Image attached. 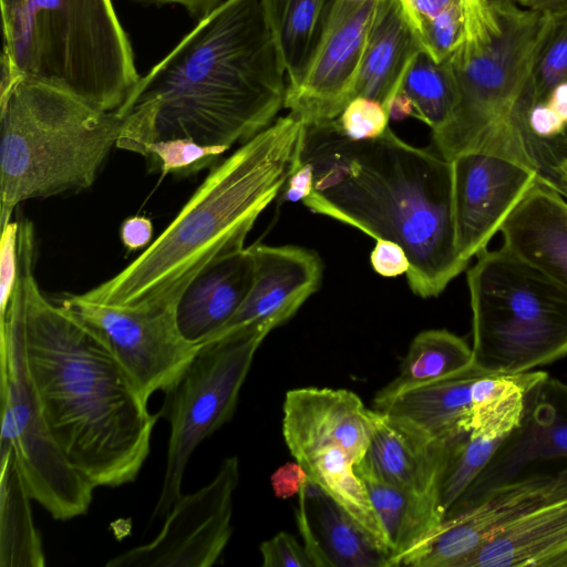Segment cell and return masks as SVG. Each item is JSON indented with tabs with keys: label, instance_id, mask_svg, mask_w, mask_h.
<instances>
[{
	"label": "cell",
	"instance_id": "obj_14",
	"mask_svg": "<svg viewBox=\"0 0 567 567\" xmlns=\"http://www.w3.org/2000/svg\"><path fill=\"white\" fill-rule=\"evenodd\" d=\"M377 0H338L300 84L286 90L284 107L306 125L336 120L352 100Z\"/></svg>",
	"mask_w": 567,
	"mask_h": 567
},
{
	"label": "cell",
	"instance_id": "obj_44",
	"mask_svg": "<svg viewBox=\"0 0 567 567\" xmlns=\"http://www.w3.org/2000/svg\"><path fill=\"white\" fill-rule=\"evenodd\" d=\"M458 0H400L412 27L420 18H432Z\"/></svg>",
	"mask_w": 567,
	"mask_h": 567
},
{
	"label": "cell",
	"instance_id": "obj_21",
	"mask_svg": "<svg viewBox=\"0 0 567 567\" xmlns=\"http://www.w3.org/2000/svg\"><path fill=\"white\" fill-rule=\"evenodd\" d=\"M255 277L249 247L219 257L185 288L176 303L181 332L202 346L218 332L246 299Z\"/></svg>",
	"mask_w": 567,
	"mask_h": 567
},
{
	"label": "cell",
	"instance_id": "obj_30",
	"mask_svg": "<svg viewBox=\"0 0 567 567\" xmlns=\"http://www.w3.org/2000/svg\"><path fill=\"white\" fill-rule=\"evenodd\" d=\"M473 364V349L461 337L445 329L422 331L412 340L396 378L378 391L373 403L410 388L457 374Z\"/></svg>",
	"mask_w": 567,
	"mask_h": 567
},
{
	"label": "cell",
	"instance_id": "obj_6",
	"mask_svg": "<svg viewBox=\"0 0 567 567\" xmlns=\"http://www.w3.org/2000/svg\"><path fill=\"white\" fill-rule=\"evenodd\" d=\"M125 115L19 78L0 94V223L32 198L86 189L123 131Z\"/></svg>",
	"mask_w": 567,
	"mask_h": 567
},
{
	"label": "cell",
	"instance_id": "obj_10",
	"mask_svg": "<svg viewBox=\"0 0 567 567\" xmlns=\"http://www.w3.org/2000/svg\"><path fill=\"white\" fill-rule=\"evenodd\" d=\"M274 328L249 326L202 344L165 393L159 416L169 423L166 466L153 518H164L182 495V482L196 447L236 411L255 353Z\"/></svg>",
	"mask_w": 567,
	"mask_h": 567
},
{
	"label": "cell",
	"instance_id": "obj_7",
	"mask_svg": "<svg viewBox=\"0 0 567 567\" xmlns=\"http://www.w3.org/2000/svg\"><path fill=\"white\" fill-rule=\"evenodd\" d=\"M2 33L1 89L27 78L118 111L141 80L112 0H23Z\"/></svg>",
	"mask_w": 567,
	"mask_h": 567
},
{
	"label": "cell",
	"instance_id": "obj_41",
	"mask_svg": "<svg viewBox=\"0 0 567 567\" xmlns=\"http://www.w3.org/2000/svg\"><path fill=\"white\" fill-rule=\"evenodd\" d=\"M270 481L276 496L288 498L300 493L308 477L302 466L296 461L280 466L271 475Z\"/></svg>",
	"mask_w": 567,
	"mask_h": 567
},
{
	"label": "cell",
	"instance_id": "obj_36",
	"mask_svg": "<svg viewBox=\"0 0 567 567\" xmlns=\"http://www.w3.org/2000/svg\"><path fill=\"white\" fill-rule=\"evenodd\" d=\"M385 106L373 99L355 96L336 118L339 130L351 141H370L381 136L389 127Z\"/></svg>",
	"mask_w": 567,
	"mask_h": 567
},
{
	"label": "cell",
	"instance_id": "obj_40",
	"mask_svg": "<svg viewBox=\"0 0 567 567\" xmlns=\"http://www.w3.org/2000/svg\"><path fill=\"white\" fill-rule=\"evenodd\" d=\"M528 125L533 134L542 140H553L567 128L563 118L547 104H535L528 114Z\"/></svg>",
	"mask_w": 567,
	"mask_h": 567
},
{
	"label": "cell",
	"instance_id": "obj_1",
	"mask_svg": "<svg viewBox=\"0 0 567 567\" xmlns=\"http://www.w3.org/2000/svg\"><path fill=\"white\" fill-rule=\"evenodd\" d=\"M285 75L260 1L224 0L141 76L116 147L188 138L229 150L272 123Z\"/></svg>",
	"mask_w": 567,
	"mask_h": 567
},
{
	"label": "cell",
	"instance_id": "obj_37",
	"mask_svg": "<svg viewBox=\"0 0 567 567\" xmlns=\"http://www.w3.org/2000/svg\"><path fill=\"white\" fill-rule=\"evenodd\" d=\"M260 554L264 567H313L305 547L286 532L261 543Z\"/></svg>",
	"mask_w": 567,
	"mask_h": 567
},
{
	"label": "cell",
	"instance_id": "obj_26",
	"mask_svg": "<svg viewBox=\"0 0 567 567\" xmlns=\"http://www.w3.org/2000/svg\"><path fill=\"white\" fill-rule=\"evenodd\" d=\"M357 475L365 484L384 530L390 553L388 567L403 566L444 520L437 497L401 489L370 474Z\"/></svg>",
	"mask_w": 567,
	"mask_h": 567
},
{
	"label": "cell",
	"instance_id": "obj_31",
	"mask_svg": "<svg viewBox=\"0 0 567 567\" xmlns=\"http://www.w3.org/2000/svg\"><path fill=\"white\" fill-rule=\"evenodd\" d=\"M400 90L413 102L416 118L430 126L432 133L449 121L458 99L455 78L449 62H435L423 50L419 51L409 64Z\"/></svg>",
	"mask_w": 567,
	"mask_h": 567
},
{
	"label": "cell",
	"instance_id": "obj_16",
	"mask_svg": "<svg viewBox=\"0 0 567 567\" xmlns=\"http://www.w3.org/2000/svg\"><path fill=\"white\" fill-rule=\"evenodd\" d=\"M567 460V384L545 373L526 393L519 425L445 515L471 506L487 491L540 463Z\"/></svg>",
	"mask_w": 567,
	"mask_h": 567
},
{
	"label": "cell",
	"instance_id": "obj_29",
	"mask_svg": "<svg viewBox=\"0 0 567 567\" xmlns=\"http://www.w3.org/2000/svg\"><path fill=\"white\" fill-rule=\"evenodd\" d=\"M308 481L339 505L384 551L386 537L353 460L339 447H326L297 460Z\"/></svg>",
	"mask_w": 567,
	"mask_h": 567
},
{
	"label": "cell",
	"instance_id": "obj_35",
	"mask_svg": "<svg viewBox=\"0 0 567 567\" xmlns=\"http://www.w3.org/2000/svg\"><path fill=\"white\" fill-rule=\"evenodd\" d=\"M467 0H458L432 18H420L412 25L421 48L435 62L446 60L465 34Z\"/></svg>",
	"mask_w": 567,
	"mask_h": 567
},
{
	"label": "cell",
	"instance_id": "obj_17",
	"mask_svg": "<svg viewBox=\"0 0 567 567\" xmlns=\"http://www.w3.org/2000/svg\"><path fill=\"white\" fill-rule=\"evenodd\" d=\"M282 434L295 460L326 447H339L359 463L375 424V412L352 391L298 388L286 393Z\"/></svg>",
	"mask_w": 567,
	"mask_h": 567
},
{
	"label": "cell",
	"instance_id": "obj_3",
	"mask_svg": "<svg viewBox=\"0 0 567 567\" xmlns=\"http://www.w3.org/2000/svg\"><path fill=\"white\" fill-rule=\"evenodd\" d=\"M312 166L311 212L399 244L408 255L411 290L439 296L468 264L455 245L451 163L413 146L390 127L351 141L336 120L306 125L300 161Z\"/></svg>",
	"mask_w": 567,
	"mask_h": 567
},
{
	"label": "cell",
	"instance_id": "obj_39",
	"mask_svg": "<svg viewBox=\"0 0 567 567\" xmlns=\"http://www.w3.org/2000/svg\"><path fill=\"white\" fill-rule=\"evenodd\" d=\"M370 260L374 271L388 278L406 274L410 268L404 249L395 241L388 239H375Z\"/></svg>",
	"mask_w": 567,
	"mask_h": 567
},
{
	"label": "cell",
	"instance_id": "obj_28",
	"mask_svg": "<svg viewBox=\"0 0 567 567\" xmlns=\"http://www.w3.org/2000/svg\"><path fill=\"white\" fill-rule=\"evenodd\" d=\"M32 501L14 451L0 457V566L43 567L41 535L32 517Z\"/></svg>",
	"mask_w": 567,
	"mask_h": 567
},
{
	"label": "cell",
	"instance_id": "obj_4",
	"mask_svg": "<svg viewBox=\"0 0 567 567\" xmlns=\"http://www.w3.org/2000/svg\"><path fill=\"white\" fill-rule=\"evenodd\" d=\"M306 124L277 118L214 166L166 229L117 275L80 296L124 307L176 308L208 265L244 248L261 212L299 165Z\"/></svg>",
	"mask_w": 567,
	"mask_h": 567
},
{
	"label": "cell",
	"instance_id": "obj_19",
	"mask_svg": "<svg viewBox=\"0 0 567 567\" xmlns=\"http://www.w3.org/2000/svg\"><path fill=\"white\" fill-rule=\"evenodd\" d=\"M374 412L373 434L363 458L353 465L354 472L370 474L401 489L437 497L450 442L433 441L403 421Z\"/></svg>",
	"mask_w": 567,
	"mask_h": 567
},
{
	"label": "cell",
	"instance_id": "obj_5",
	"mask_svg": "<svg viewBox=\"0 0 567 567\" xmlns=\"http://www.w3.org/2000/svg\"><path fill=\"white\" fill-rule=\"evenodd\" d=\"M491 6L466 22L462 43L446 59L458 99L449 121L432 133L435 150L449 162L465 153L503 157L550 182L556 138H538L528 125L533 71L549 12L509 0Z\"/></svg>",
	"mask_w": 567,
	"mask_h": 567
},
{
	"label": "cell",
	"instance_id": "obj_34",
	"mask_svg": "<svg viewBox=\"0 0 567 567\" xmlns=\"http://www.w3.org/2000/svg\"><path fill=\"white\" fill-rule=\"evenodd\" d=\"M226 151L223 146H205L188 138H175L147 143L137 153L147 159L153 171L188 175L212 165Z\"/></svg>",
	"mask_w": 567,
	"mask_h": 567
},
{
	"label": "cell",
	"instance_id": "obj_38",
	"mask_svg": "<svg viewBox=\"0 0 567 567\" xmlns=\"http://www.w3.org/2000/svg\"><path fill=\"white\" fill-rule=\"evenodd\" d=\"M19 221H10L1 228L0 244V313L13 292L18 277Z\"/></svg>",
	"mask_w": 567,
	"mask_h": 567
},
{
	"label": "cell",
	"instance_id": "obj_18",
	"mask_svg": "<svg viewBox=\"0 0 567 567\" xmlns=\"http://www.w3.org/2000/svg\"><path fill=\"white\" fill-rule=\"evenodd\" d=\"M250 249L255 260L252 286L236 313L206 342L249 326L276 328L320 286L323 269L316 251L290 245H252Z\"/></svg>",
	"mask_w": 567,
	"mask_h": 567
},
{
	"label": "cell",
	"instance_id": "obj_11",
	"mask_svg": "<svg viewBox=\"0 0 567 567\" xmlns=\"http://www.w3.org/2000/svg\"><path fill=\"white\" fill-rule=\"evenodd\" d=\"M60 303L102 338L146 401L171 389L200 347L183 336L173 307L105 305L80 295Z\"/></svg>",
	"mask_w": 567,
	"mask_h": 567
},
{
	"label": "cell",
	"instance_id": "obj_8",
	"mask_svg": "<svg viewBox=\"0 0 567 567\" xmlns=\"http://www.w3.org/2000/svg\"><path fill=\"white\" fill-rule=\"evenodd\" d=\"M477 257L467 271L474 363L516 374L567 355V289L503 246Z\"/></svg>",
	"mask_w": 567,
	"mask_h": 567
},
{
	"label": "cell",
	"instance_id": "obj_50",
	"mask_svg": "<svg viewBox=\"0 0 567 567\" xmlns=\"http://www.w3.org/2000/svg\"><path fill=\"white\" fill-rule=\"evenodd\" d=\"M564 197L567 198V188L557 189Z\"/></svg>",
	"mask_w": 567,
	"mask_h": 567
},
{
	"label": "cell",
	"instance_id": "obj_22",
	"mask_svg": "<svg viewBox=\"0 0 567 567\" xmlns=\"http://www.w3.org/2000/svg\"><path fill=\"white\" fill-rule=\"evenodd\" d=\"M462 567H567V491L497 530Z\"/></svg>",
	"mask_w": 567,
	"mask_h": 567
},
{
	"label": "cell",
	"instance_id": "obj_43",
	"mask_svg": "<svg viewBox=\"0 0 567 567\" xmlns=\"http://www.w3.org/2000/svg\"><path fill=\"white\" fill-rule=\"evenodd\" d=\"M282 199L288 202H303L315 188V175L312 166L299 162L288 178Z\"/></svg>",
	"mask_w": 567,
	"mask_h": 567
},
{
	"label": "cell",
	"instance_id": "obj_33",
	"mask_svg": "<svg viewBox=\"0 0 567 567\" xmlns=\"http://www.w3.org/2000/svg\"><path fill=\"white\" fill-rule=\"evenodd\" d=\"M561 82H567V7L549 12L533 71L535 104L546 103L553 89Z\"/></svg>",
	"mask_w": 567,
	"mask_h": 567
},
{
	"label": "cell",
	"instance_id": "obj_49",
	"mask_svg": "<svg viewBox=\"0 0 567 567\" xmlns=\"http://www.w3.org/2000/svg\"><path fill=\"white\" fill-rule=\"evenodd\" d=\"M23 0H1V16L8 14L21 4Z\"/></svg>",
	"mask_w": 567,
	"mask_h": 567
},
{
	"label": "cell",
	"instance_id": "obj_2",
	"mask_svg": "<svg viewBox=\"0 0 567 567\" xmlns=\"http://www.w3.org/2000/svg\"><path fill=\"white\" fill-rule=\"evenodd\" d=\"M31 221H19L18 268L24 285V348L49 429L71 466L94 488L136 480L159 414L102 338L79 316L54 305L33 275Z\"/></svg>",
	"mask_w": 567,
	"mask_h": 567
},
{
	"label": "cell",
	"instance_id": "obj_27",
	"mask_svg": "<svg viewBox=\"0 0 567 567\" xmlns=\"http://www.w3.org/2000/svg\"><path fill=\"white\" fill-rule=\"evenodd\" d=\"M281 58L287 89L300 84L338 0H259Z\"/></svg>",
	"mask_w": 567,
	"mask_h": 567
},
{
	"label": "cell",
	"instance_id": "obj_12",
	"mask_svg": "<svg viewBox=\"0 0 567 567\" xmlns=\"http://www.w3.org/2000/svg\"><path fill=\"white\" fill-rule=\"evenodd\" d=\"M239 482L237 456L223 460L215 477L181 495L159 533L148 543L111 558L107 567H210L233 534V499Z\"/></svg>",
	"mask_w": 567,
	"mask_h": 567
},
{
	"label": "cell",
	"instance_id": "obj_9",
	"mask_svg": "<svg viewBox=\"0 0 567 567\" xmlns=\"http://www.w3.org/2000/svg\"><path fill=\"white\" fill-rule=\"evenodd\" d=\"M1 433L0 456L14 451L31 498L54 519L87 512L94 487L68 462L44 419L25 358L24 285L17 282L0 313Z\"/></svg>",
	"mask_w": 567,
	"mask_h": 567
},
{
	"label": "cell",
	"instance_id": "obj_46",
	"mask_svg": "<svg viewBox=\"0 0 567 567\" xmlns=\"http://www.w3.org/2000/svg\"><path fill=\"white\" fill-rule=\"evenodd\" d=\"M390 120L402 121L409 116L416 118V111L411 99L399 90L385 105Z\"/></svg>",
	"mask_w": 567,
	"mask_h": 567
},
{
	"label": "cell",
	"instance_id": "obj_24",
	"mask_svg": "<svg viewBox=\"0 0 567 567\" xmlns=\"http://www.w3.org/2000/svg\"><path fill=\"white\" fill-rule=\"evenodd\" d=\"M483 371L474 363L457 374L410 388L373 403V409L403 421L433 441H454L472 430V386Z\"/></svg>",
	"mask_w": 567,
	"mask_h": 567
},
{
	"label": "cell",
	"instance_id": "obj_47",
	"mask_svg": "<svg viewBox=\"0 0 567 567\" xmlns=\"http://www.w3.org/2000/svg\"><path fill=\"white\" fill-rule=\"evenodd\" d=\"M567 125V82L557 84L546 102Z\"/></svg>",
	"mask_w": 567,
	"mask_h": 567
},
{
	"label": "cell",
	"instance_id": "obj_45",
	"mask_svg": "<svg viewBox=\"0 0 567 567\" xmlns=\"http://www.w3.org/2000/svg\"><path fill=\"white\" fill-rule=\"evenodd\" d=\"M157 4H178L199 20L210 13L224 0H143Z\"/></svg>",
	"mask_w": 567,
	"mask_h": 567
},
{
	"label": "cell",
	"instance_id": "obj_20",
	"mask_svg": "<svg viewBox=\"0 0 567 567\" xmlns=\"http://www.w3.org/2000/svg\"><path fill=\"white\" fill-rule=\"evenodd\" d=\"M503 247L567 289V198L538 176L503 224Z\"/></svg>",
	"mask_w": 567,
	"mask_h": 567
},
{
	"label": "cell",
	"instance_id": "obj_25",
	"mask_svg": "<svg viewBox=\"0 0 567 567\" xmlns=\"http://www.w3.org/2000/svg\"><path fill=\"white\" fill-rule=\"evenodd\" d=\"M421 50L400 0H377L353 97H370L385 106Z\"/></svg>",
	"mask_w": 567,
	"mask_h": 567
},
{
	"label": "cell",
	"instance_id": "obj_32",
	"mask_svg": "<svg viewBox=\"0 0 567 567\" xmlns=\"http://www.w3.org/2000/svg\"><path fill=\"white\" fill-rule=\"evenodd\" d=\"M504 440L468 433L450 442L437 489L444 515L473 484Z\"/></svg>",
	"mask_w": 567,
	"mask_h": 567
},
{
	"label": "cell",
	"instance_id": "obj_48",
	"mask_svg": "<svg viewBox=\"0 0 567 567\" xmlns=\"http://www.w3.org/2000/svg\"><path fill=\"white\" fill-rule=\"evenodd\" d=\"M517 6L539 12H551L567 7V0H509Z\"/></svg>",
	"mask_w": 567,
	"mask_h": 567
},
{
	"label": "cell",
	"instance_id": "obj_15",
	"mask_svg": "<svg viewBox=\"0 0 567 567\" xmlns=\"http://www.w3.org/2000/svg\"><path fill=\"white\" fill-rule=\"evenodd\" d=\"M450 163L455 245L468 264L486 250L539 175L520 164L482 153H465Z\"/></svg>",
	"mask_w": 567,
	"mask_h": 567
},
{
	"label": "cell",
	"instance_id": "obj_42",
	"mask_svg": "<svg viewBox=\"0 0 567 567\" xmlns=\"http://www.w3.org/2000/svg\"><path fill=\"white\" fill-rule=\"evenodd\" d=\"M120 236L123 245L131 251L147 247L153 236L152 221L143 216L130 217L123 221Z\"/></svg>",
	"mask_w": 567,
	"mask_h": 567
},
{
	"label": "cell",
	"instance_id": "obj_13",
	"mask_svg": "<svg viewBox=\"0 0 567 567\" xmlns=\"http://www.w3.org/2000/svg\"><path fill=\"white\" fill-rule=\"evenodd\" d=\"M567 491V463L553 472H532L483 494L446 517L412 553V567H462L497 530Z\"/></svg>",
	"mask_w": 567,
	"mask_h": 567
},
{
	"label": "cell",
	"instance_id": "obj_23",
	"mask_svg": "<svg viewBox=\"0 0 567 567\" xmlns=\"http://www.w3.org/2000/svg\"><path fill=\"white\" fill-rule=\"evenodd\" d=\"M297 520L315 567H388L389 554L326 493L307 481Z\"/></svg>",
	"mask_w": 567,
	"mask_h": 567
}]
</instances>
